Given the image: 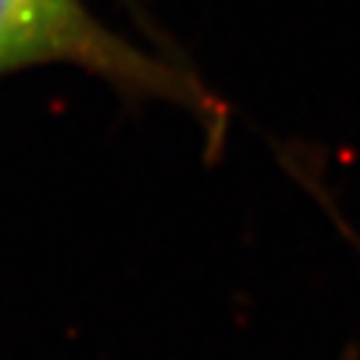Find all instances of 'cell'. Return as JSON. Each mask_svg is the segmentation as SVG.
<instances>
[{
	"instance_id": "6da1fadb",
	"label": "cell",
	"mask_w": 360,
	"mask_h": 360,
	"mask_svg": "<svg viewBox=\"0 0 360 360\" xmlns=\"http://www.w3.org/2000/svg\"><path fill=\"white\" fill-rule=\"evenodd\" d=\"M37 65H74L122 94L182 105L210 134L221 131V103L193 74L128 43L82 0H0V77Z\"/></svg>"
}]
</instances>
